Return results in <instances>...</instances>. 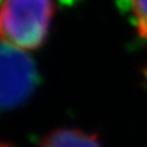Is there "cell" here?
<instances>
[{
	"label": "cell",
	"instance_id": "5",
	"mask_svg": "<svg viewBox=\"0 0 147 147\" xmlns=\"http://www.w3.org/2000/svg\"><path fill=\"white\" fill-rule=\"evenodd\" d=\"M0 147H11V146H8V144H3V143H0Z\"/></svg>",
	"mask_w": 147,
	"mask_h": 147
},
{
	"label": "cell",
	"instance_id": "1",
	"mask_svg": "<svg viewBox=\"0 0 147 147\" xmlns=\"http://www.w3.org/2000/svg\"><path fill=\"white\" fill-rule=\"evenodd\" d=\"M52 16V0H3L0 40L19 49H37L47 38Z\"/></svg>",
	"mask_w": 147,
	"mask_h": 147
},
{
	"label": "cell",
	"instance_id": "3",
	"mask_svg": "<svg viewBox=\"0 0 147 147\" xmlns=\"http://www.w3.org/2000/svg\"><path fill=\"white\" fill-rule=\"evenodd\" d=\"M38 147H101L97 138L79 129H57L48 135Z\"/></svg>",
	"mask_w": 147,
	"mask_h": 147
},
{
	"label": "cell",
	"instance_id": "2",
	"mask_svg": "<svg viewBox=\"0 0 147 147\" xmlns=\"http://www.w3.org/2000/svg\"><path fill=\"white\" fill-rule=\"evenodd\" d=\"M37 84V69L22 49L0 41V110L14 109L29 100Z\"/></svg>",
	"mask_w": 147,
	"mask_h": 147
},
{
	"label": "cell",
	"instance_id": "4",
	"mask_svg": "<svg viewBox=\"0 0 147 147\" xmlns=\"http://www.w3.org/2000/svg\"><path fill=\"white\" fill-rule=\"evenodd\" d=\"M131 4L138 32L143 38H147V0H131Z\"/></svg>",
	"mask_w": 147,
	"mask_h": 147
}]
</instances>
